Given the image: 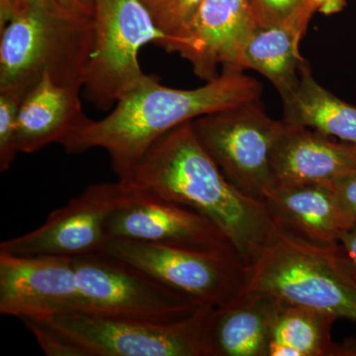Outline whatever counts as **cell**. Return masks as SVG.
<instances>
[{"label": "cell", "instance_id": "obj_1", "mask_svg": "<svg viewBox=\"0 0 356 356\" xmlns=\"http://www.w3.org/2000/svg\"><path fill=\"white\" fill-rule=\"evenodd\" d=\"M261 91V84L243 72H222L194 89L168 88L146 74L105 118L86 119L60 145L67 154L104 149L118 179L130 181L149 147L166 133L204 115L259 102Z\"/></svg>", "mask_w": 356, "mask_h": 356}, {"label": "cell", "instance_id": "obj_2", "mask_svg": "<svg viewBox=\"0 0 356 356\" xmlns=\"http://www.w3.org/2000/svg\"><path fill=\"white\" fill-rule=\"evenodd\" d=\"M132 181L159 198L202 215L221 232L247 267L277 236L266 204L248 197L227 179L199 142L192 121L172 129L149 147Z\"/></svg>", "mask_w": 356, "mask_h": 356}, {"label": "cell", "instance_id": "obj_3", "mask_svg": "<svg viewBox=\"0 0 356 356\" xmlns=\"http://www.w3.org/2000/svg\"><path fill=\"white\" fill-rule=\"evenodd\" d=\"M93 43V19L25 0H0V91L27 95L46 74L83 89Z\"/></svg>", "mask_w": 356, "mask_h": 356}, {"label": "cell", "instance_id": "obj_4", "mask_svg": "<svg viewBox=\"0 0 356 356\" xmlns=\"http://www.w3.org/2000/svg\"><path fill=\"white\" fill-rule=\"evenodd\" d=\"M202 305L173 323H151L65 312L23 320L48 356H208V321Z\"/></svg>", "mask_w": 356, "mask_h": 356}, {"label": "cell", "instance_id": "obj_5", "mask_svg": "<svg viewBox=\"0 0 356 356\" xmlns=\"http://www.w3.org/2000/svg\"><path fill=\"white\" fill-rule=\"evenodd\" d=\"M262 291L356 324V275L341 245L323 247L278 229L247 267L245 292Z\"/></svg>", "mask_w": 356, "mask_h": 356}, {"label": "cell", "instance_id": "obj_6", "mask_svg": "<svg viewBox=\"0 0 356 356\" xmlns=\"http://www.w3.org/2000/svg\"><path fill=\"white\" fill-rule=\"evenodd\" d=\"M95 43L84 72V97L106 110L144 79L139 60L147 44L172 53L177 40L161 31L143 0H95Z\"/></svg>", "mask_w": 356, "mask_h": 356}, {"label": "cell", "instance_id": "obj_7", "mask_svg": "<svg viewBox=\"0 0 356 356\" xmlns=\"http://www.w3.org/2000/svg\"><path fill=\"white\" fill-rule=\"evenodd\" d=\"M81 313L151 323L184 320L202 306L106 252L72 257Z\"/></svg>", "mask_w": 356, "mask_h": 356}, {"label": "cell", "instance_id": "obj_8", "mask_svg": "<svg viewBox=\"0 0 356 356\" xmlns=\"http://www.w3.org/2000/svg\"><path fill=\"white\" fill-rule=\"evenodd\" d=\"M103 252L151 274L200 305L220 308L245 292L247 266L234 248L200 250L107 238Z\"/></svg>", "mask_w": 356, "mask_h": 356}, {"label": "cell", "instance_id": "obj_9", "mask_svg": "<svg viewBox=\"0 0 356 356\" xmlns=\"http://www.w3.org/2000/svg\"><path fill=\"white\" fill-rule=\"evenodd\" d=\"M259 102L204 115L192 125L227 179L248 197L264 201L275 186L273 152L283 121L270 118Z\"/></svg>", "mask_w": 356, "mask_h": 356}, {"label": "cell", "instance_id": "obj_10", "mask_svg": "<svg viewBox=\"0 0 356 356\" xmlns=\"http://www.w3.org/2000/svg\"><path fill=\"white\" fill-rule=\"evenodd\" d=\"M135 191L132 180L89 185L69 203L51 212L39 228L0 243V252L69 257L102 252L110 216Z\"/></svg>", "mask_w": 356, "mask_h": 356}, {"label": "cell", "instance_id": "obj_11", "mask_svg": "<svg viewBox=\"0 0 356 356\" xmlns=\"http://www.w3.org/2000/svg\"><path fill=\"white\" fill-rule=\"evenodd\" d=\"M79 308L72 257L0 252L1 315L44 320Z\"/></svg>", "mask_w": 356, "mask_h": 356}, {"label": "cell", "instance_id": "obj_12", "mask_svg": "<svg viewBox=\"0 0 356 356\" xmlns=\"http://www.w3.org/2000/svg\"><path fill=\"white\" fill-rule=\"evenodd\" d=\"M106 235L107 238H127L170 247L232 248L221 232L202 215L159 198L137 184L133 197L110 216Z\"/></svg>", "mask_w": 356, "mask_h": 356}, {"label": "cell", "instance_id": "obj_13", "mask_svg": "<svg viewBox=\"0 0 356 356\" xmlns=\"http://www.w3.org/2000/svg\"><path fill=\"white\" fill-rule=\"evenodd\" d=\"M254 27L248 0H204L175 53L208 83L219 76V65L222 72H241V54Z\"/></svg>", "mask_w": 356, "mask_h": 356}, {"label": "cell", "instance_id": "obj_14", "mask_svg": "<svg viewBox=\"0 0 356 356\" xmlns=\"http://www.w3.org/2000/svg\"><path fill=\"white\" fill-rule=\"evenodd\" d=\"M273 168L275 185L332 187L356 170V147L283 121L273 152Z\"/></svg>", "mask_w": 356, "mask_h": 356}, {"label": "cell", "instance_id": "obj_15", "mask_svg": "<svg viewBox=\"0 0 356 356\" xmlns=\"http://www.w3.org/2000/svg\"><path fill=\"white\" fill-rule=\"evenodd\" d=\"M262 202L278 229L314 245H339L350 226L332 187L325 185H275Z\"/></svg>", "mask_w": 356, "mask_h": 356}, {"label": "cell", "instance_id": "obj_16", "mask_svg": "<svg viewBox=\"0 0 356 356\" xmlns=\"http://www.w3.org/2000/svg\"><path fill=\"white\" fill-rule=\"evenodd\" d=\"M283 305L262 291L243 292L229 305L214 308L208 321V356H268L274 321Z\"/></svg>", "mask_w": 356, "mask_h": 356}, {"label": "cell", "instance_id": "obj_17", "mask_svg": "<svg viewBox=\"0 0 356 356\" xmlns=\"http://www.w3.org/2000/svg\"><path fill=\"white\" fill-rule=\"evenodd\" d=\"M81 90L56 83L44 74L21 104L16 137L18 152L33 154L54 143L60 145L86 122Z\"/></svg>", "mask_w": 356, "mask_h": 356}, {"label": "cell", "instance_id": "obj_18", "mask_svg": "<svg viewBox=\"0 0 356 356\" xmlns=\"http://www.w3.org/2000/svg\"><path fill=\"white\" fill-rule=\"evenodd\" d=\"M317 6H309L276 24L254 27L243 46L238 70H254L268 79L281 98L296 88L306 62L299 44Z\"/></svg>", "mask_w": 356, "mask_h": 356}, {"label": "cell", "instance_id": "obj_19", "mask_svg": "<svg viewBox=\"0 0 356 356\" xmlns=\"http://www.w3.org/2000/svg\"><path fill=\"white\" fill-rule=\"evenodd\" d=\"M281 99L283 121L356 147V106L321 86L306 62L300 67L296 88Z\"/></svg>", "mask_w": 356, "mask_h": 356}, {"label": "cell", "instance_id": "obj_20", "mask_svg": "<svg viewBox=\"0 0 356 356\" xmlns=\"http://www.w3.org/2000/svg\"><path fill=\"white\" fill-rule=\"evenodd\" d=\"M336 318L283 302L271 332L268 356H339L341 346L332 339Z\"/></svg>", "mask_w": 356, "mask_h": 356}, {"label": "cell", "instance_id": "obj_21", "mask_svg": "<svg viewBox=\"0 0 356 356\" xmlns=\"http://www.w3.org/2000/svg\"><path fill=\"white\" fill-rule=\"evenodd\" d=\"M26 95L16 90L0 91V172L13 165L17 149L18 115Z\"/></svg>", "mask_w": 356, "mask_h": 356}, {"label": "cell", "instance_id": "obj_22", "mask_svg": "<svg viewBox=\"0 0 356 356\" xmlns=\"http://www.w3.org/2000/svg\"><path fill=\"white\" fill-rule=\"evenodd\" d=\"M203 1L204 0H170L154 19L161 31L177 40L172 53H175L180 43V37L191 25Z\"/></svg>", "mask_w": 356, "mask_h": 356}, {"label": "cell", "instance_id": "obj_23", "mask_svg": "<svg viewBox=\"0 0 356 356\" xmlns=\"http://www.w3.org/2000/svg\"><path fill=\"white\" fill-rule=\"evenodd\" d=\"M255 27H264L287 19L309 6H318L317 0H248Z\"/></svg>", "mask_w": 356, "mask_h": 356}, {"label": "cell", "instance_id": "obj_24", "mask_svg": "<svg viewBox=\"0 0 356 356\" xmlns=\"http://www.w3.org/2000/svg\"><path fill=\"white\" fill-rule=\"evenodd\" d=\"M332 189L346 219L350 225L356 222V170L339 178Z\"/></svg>", "mask_w": 356, "mask_h": 356}, {"label": "cell", "instance_id": "obj_25", "mask_svg": "<svg viewBox=\"0 0 356 356\" xmlns=\"http://www.w3.org/2000/svg\"><path fill=\"white\" fill-rule=\"evenodd\" d=\"M339 245L356 275V222H353L343 232L339 238Z\"/></svg>", "mask_w": 356, "mask_h": 356}, {"label": "cell", "instance_id": "obj_26", "mask_svg": "<svg viewBox=\"0 0 356 356\" xmlns=\"http://www.w3.org/2000/svg\"><path fill=\"white\" fill-rule=\"evenodd\" d=\"M65 10L79 17L93 19L95 0H56Z\"/></svg>", "mask_w": 356, "mask_h": 356}, {"label": "cell", "instance_id": "obj_27", "mask_svg": "<svg viewBox=\"0 0 356 356\" xmlns=\"http://www.w3.org/2000/svg\"><path fill=\"white\" fill-rule=\"evenodd\" d=\"M318 10L325 15L339 13L346 4V0H317Z\"/></svg>", "mask_w": 356, "mask_h": 356}, {"label": "cell", "instance_id": "obj_28", "mask_svg": "<svg viewBox=\"0 0 356 356\" xmlns=\"http://www.w3.org/2000/svg\"><path fill=\"white\" fill-rule=\"evenodd\" d=\"M168 1L170 0H143V2L146 4L149 10L153 14L154 19L161 13V10L165 8Z\"/></svg>", "mask_w": 356, "mask_h": 356}, {"label": "cell", "instance_id": "obj_29", "mask_svg": "<svg viewBox=\"0 0 356 356\" xmlns=\"http://www.w3.org/2000/svg\"><path fill=\"white\" fill-rule=\"evenodd\" d=\"M25 1L28 2V3L33 4V6L43 7V8L65 9L64 7L60 6L56 0H25Z\"/></svg>", "mask_w": 356, "mask_h": 356}]
</instances>
